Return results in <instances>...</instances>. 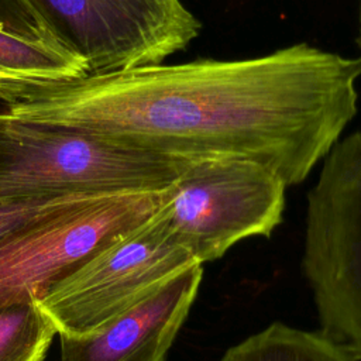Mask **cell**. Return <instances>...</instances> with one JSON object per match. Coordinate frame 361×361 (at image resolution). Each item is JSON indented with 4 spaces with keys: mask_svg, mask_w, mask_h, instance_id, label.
<instances>
[{
    "mask_svg": "<svg viewBox=\"0 0 361 361\" xmlns=\"http://www.w3.org/2000/svg\"><path fill=\"white\" fill-rule=\"evenodd\" d=\"M302 269L319 333L361 361V130L334 144L307 193Z\"/></svg>",
    "mask_w": 361,
    "mask_h": 361,
    "instance_id": "3",
    "label": "cell"
},
{
    "mask_svg": "<svg viewBox=\"0 0 361 361\" xmlns=\"http://www.w3.org/2000/svg\"><path fill=\"white\" fill-rule=\"evenodd\" d=\"M90 196H44L0 199V241L23 227L79 199ZM97 197V196H96Z\"/></svg>",
    "mask_w": 361,
    "mask_h": 361,
    "instance_id": "12",
    "label": "cell"
},
{
    "mask_svg": "<svg viewBox=\"0 0 361 361\" xmlns=\"http://www.w3.org/2000/svg\"><path fill=\"white\" fill-rule=\"evenodd\" d=\"M355 44L361 49V0H358V11H357V37Z\"/></svg>",
    "mask_w": 361,
    "mask_h": 361,
    "instance_id": "14",
    "label": "cell"
},
{
    "mask_svg": "<svg viewBox=\"0 0 361 361\" xmlns=\"http://www.w3.org/2000/svg\"><path fill=\"white\" fill-rule=\"evenodd\" d=\"M286 188L252 161H193L165 190L159 214L203 264L244 238L271 235L282 221Z\"/></svg>",
    "mask_w": 361,
    "mask_h": 361,
    "instance_id": "5",
    "label": "cell"
},
{
    "mask_svg": "<svg viewBox=\"0 0 361 361\" xmlns=\"http://www.w3.org/2000/svg\"><path fill=\"white\" fill-rule=\"evenodd\" d=\"M86 73L85 61L61 45L24 39L0 30V90Z\"/></svg>",
    "mask_w": 361,
    "mask_h": 361,
    "instance_id": "9",
    "label": "cell"
},
{
    "mask_svg": "<svg viewBox=\"0 0 361 361\" xmlns=\"http://www.w3.org/2000/svg\"><path fill=\"white\" fill-rule=\"evenodd\" d=\"M361 56L293 44L0 90L17 120L126 138L189 161L245 159L302 183L358 110Z\"/></svg>",
    "mask_w": 361,
    "mask_h": 361,
    "instance_id": "1",
    "label": "cell"
},
{
    "mask_svg": "<svg viewBox=\"0 0 361 361\" xmlns=\"http://www.w3.org/2000/svg\"><path fill=\"white\" fill-rule=\"evenodd\" d=\"M202 274V265H192L94 333L59 336L61 361H165L197 295Z\"/></svg>",
    "mask_w": 361,
    "mask_h": 361,
    "instance_id": "8",
    "label": "cell"
},
{
    "mask_svg": "<svg viewBox=\"0 0 361 361\" xmlns=\"http://www.w3.org/2000/svg\"><path fill=\"white\" fill-rule=\"evenodd\" d=\"M0 30L30 41L58 44L25 0H0Z\"/></svg>",
    "mask_w": 361,
    "mask_h": 361,
    "instance_id": "13",
    "label": "cell"
},
{
    "mask_svg": "<svg viewBox=\"0 0 361 361\" xmlns=\"http://www.w3.org/2000/svg\"><path fill=\"white\" fill-rule=\"evenodd\" d=\"M58 334L38 302L0 309V361H44Z\"/></svg>",
    "mask_w": 361,
    "mask_h": 361,
    "instance_id": "11",
    "label": "cell"
},
{
    "mask_svg": "<svg viewBox=\"0 0 361 361\" xmlns=\"http://www.w3.org/2000/svg\"><path fill=\"white\" fill-rule=\"evenodd\" d=\"M193 161L0 113V199L166 190Z\"/></svg>",
    "mask_w": 361,
    "mask_h": 361,
    "instance_id": "2",
    "label": "cell"
},
{
    "mask_svg": "<svg viewBox=\"0 0 361 361\" xmlns=\"http://www.w3.org/2000/svg\"><path fill=\"white\" fill-rule=\"evenodd\" d=\"M162 192L79 199L0 241V309L38 302L161 209Z\"/></svg>",
    "mask_w": 361,
    "mask_h": 361,
    "instance_id": "4",
    "label": "cell"
},
{
    "mask_svg": "<svg viewBox=\"0 0 361 361\" xmlns=\"http://www.w3.org/2000/svg\"><path fill=\"white\" fill-rule=\"evenodd\" d=\"M196 264L158 210L145 224L83 264L38 305L59 336H87Z\"/></svg>",
    "mask_w": 361,
    "mask_h": 361,
    "instance_id": "7",
    "label": "cell"
},
{
    "mask_svg": "<svg viewBox=\"0 0 361 361\" xmlns=\"http://www.w3.org/2000/svg\"><path fill=\"white\" fill-rule=\"evenodd\" d=\"M219 361H355L319 331L274 322L230 347Z\"/></svg>",
    "mask_w": 361,
    "mask_h": 361,
    "instance_id": "10",
    "label": "cell"
},
{
    "mask_svg": "<svg viewBox=\"0 0 361 361\" xmlns=\"http://www.w3.org/2000/svg\"><path fill=\"white\" fill-rule=\"evenodd\" d=\"M87 73L161 63L200 32L180 0H25Z\"/></svg>",
    "mask_w": 361,
    "mask_h": 361,
    "instance_id": "6",
    "label": "cell"
}]
</instances>
